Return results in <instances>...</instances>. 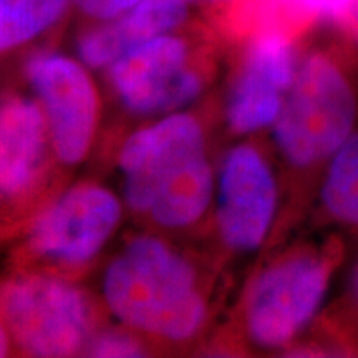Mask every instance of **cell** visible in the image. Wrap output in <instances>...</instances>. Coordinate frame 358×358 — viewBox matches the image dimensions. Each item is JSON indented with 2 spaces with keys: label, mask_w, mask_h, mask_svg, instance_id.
Listing matches in <instances>:
<instances>
[{
  "label": "cell",
  "mask_w": 358,
  "mask_h": 358,
  "mask_svg": "<svg viewBox=\"0 0 358 358\" xmlns=\"http://www.w3.org/2000/svg\"><path fill=\"white\" fill-rule=\"evenodd\" d=\"M352 287H353V292H355V297L358 299V267H357L355 274H353V280H352Z\"/></svg>",
  "instance_id": "d6986e66"
},
{
  "label": "cell",
  "mask_w": 358,
  "mask_h": 358,
  "mask_svg": "<svg viewBox=\"0 0 358 358\" xmlns=\"http://www.w3.org/2000/svg\"><path fill=\"white\" fill-rule=\"evenodd\" d=\"M322 199L334 217L358 226V134H352L334 155Z\"/></svg>",
  "instance_id": "5bb4252c"
},
{
  "label": "cell",
  "mask_w": 358,
  "mask_h": 358,
  "mask_svg": "<svg viewBox=\"0 0 358 358\" xmlns=\"http://www.w3.org/2000/svg\"><path fill=\"white\" fill-rule=\"evenodd\" d=\"M355 118V95L345 75L324 53H313L295 71L274 123L275 143L290 164L312 166L343 146Z\"/></svg>",
  "instance_id": "3957f363"
},
{
  "label": "cell",
  "mask_w": 358,
  "mask_h": 358,
  "mask_svg": "<svg viewBox=\"0 0 358 358\" xmlns=\"http://www.w3.org/2000/svg\"><path fill=\"white\" fill-rule=\"evenodd\" d=\"M329 282V262L317 254H301L268 267L248 299L249 337L266 348L289 343L320 308Z\"/></svg>",
  "instance_id": "8992f818"
},
{
  "label": "cell",
  "mask_w": 358,
  "mask_h": 358,
  "mask_svg": "<svg viewBox=\"0 0 358 358\" xmlns=\"http://www.w3.org/2000/svg\"><path fill=\"white\" fill-rule=\"evenodd\" d=\"M141 0H73V7L85 19L105 22L122 15Z\"/></svg>",
  "instance_id": "2e32d148"
},
{
  "label": "cell",
  "mask_w": 358,
  "mask_h": 358,
  "mask_svg": "<svg viewBox=\"0 0 358 358\" xmlns=\"http://www.w3.org/2000/svg\"><path fill=\"white\" fill-rule=\"evenodd\" d=\"M71 6L73 0H0V53L50 32Z\"/></svg>",
  "instance_id": "4fadbf2b"
},
{
  "label": "cell",
  "mask_w": 358,
  "mask_h": 358,
  "mask_svg": "<svg viewBox=\"0 0 358 358\" xmlns=\"http://www.w3.org/2000/svg\"><path fill=\"white\" fill-rule=\"evenodd\" d=\"M122 222V204L113 192L80 185L60 196L37 219L30 243L50 261L80 266L105 248Z\"/></svg>",
  "instance_id": "ba28073f"
},
{
  "label": "cell",
  "mask_w": 358,
  "mask_h": 358,
  "mask_svg": "<svg viewBox=\"0 0 358 358\" xmlns=\"http://www.w3.org/2000/svg\"><path fill=\"white\" fill-rule=\"evenodd\" d=\"M108 78L124 108L138 115L169 113L203 90L189 40L163 34L124 53L108 66Z\"/></svg>",
  "instance_id": "5b68a950"
},
{
  "label": "cell",
  "mask_w": 358,
  "mask_h": 358,
  "mask_svg": "<svg viewBox=\"0 0 358 358\" xmlns=\"http://www.w3.org/2000/svg\"><path fill=\"white\" fill-rule=\"evenodd\" d=\"M50 141L40 103L10 96L0 103V196H19L37 178Z\"/></svg>",
  "instance_id": "7c38bea8"
},
{
  "label": "cell",
  "mask_w": 358,
  "mask_h": 358,
  "mask_svg": "<svg viewBox=\"0 0 358 358\" xmlns=\"http://www.w3.org/2000/svg\"><path fill=\"white\" fill-rule=\"evenodd\" d=\"M8 352V332L7 329L0 324V357H6Z\"/></svg>",
  "instance_id": "ac0fdd59"
},
{
  "label": "cell",
  "mask_w": 358,
  "mask_h": 358,
  "mask_svg": "<svg viewBox=\"0 0 358 358\" xmlns=\"http://www.w3.org/2000/svg\"><path fill=\"white\" fill-rule=\"evenodd\" d=\"M120 168L129 208L163 227L191 226L211 204L204 131L191 115L164 116L133 133L120 151Z\"/></svg>",
  "instance_id": "6da1fadb"
},
{
  "label": "cell",
  "mask_w": 358,
  "mask_h": 358,
  "mask_svg": "<svg viewBox=\"0 0 358 358\" xmlns=\"http://www.w3.org/2000/svg\"><path fill=\"white\" fill-rule=\"evenodd\" d=\"M187 3H196V6H204V7H221L227 6V3H232L234 0H186Z\"/></svg>",
  "instance_id": "e0dca14e"
},
{
  "label": "cell",
  "mask_w": 358,
  "mask_h": 358,
  "mask_svg": "<svg viewBox=\"0 0 358 358\" xmlns=\"http://www.w3.org/2000/svg\"><path fill=\"white\" fill-rule=\"evenodd\" d=\"M3 317L17 343L34 357H70L87 347L92 308L82 289L50 275L12 282Z\"/></svg>",
  "instance_id": "277c9868"
},
{
  "label": "cell",
  "mask_w": 358,
  "mask_h": 358,
  "mask_svg": "<svg viewBox=\"0 0 358 358\" xmlns=\"http://www.w3.org/2000/svg\"><path fill=\"white\" fill-rule=\"evenodd\" d=\"M25 75L40 100L58 159L65 164L83 161L100 113L96 87L85 64L64 53L40 52L27 62Z\"/></svg>",
  "instance_id": "52a82bcc"
},
{
  "label": "cell",
  "mask_w": 358,
  "mask_h": 358,
  "mask_svg": "<svg viewBox=\"0 0 358 358\" xmlns=\"http://www.w3.org/2000/svg\"><path fill=\"white\" fill-rule=\"evenodd\" d=\"M186 0H141L111 20L98 22L78 37V55L87 66L108 69L148 40L176 32L187 20Z\"/></svg>",
  "instance_id": "8fae6325"
},
{
  "label": "cell",
  "mask_w": 358,
  "mask_h": 358,
  "mask_svg": "<svg viewBox=\"0 0 358 358\" xmlns=\"http://www.w3.org/2000/svg\"><path fill=\"white\" fill-rule=\"evenodd\" d=\"M277 208L274 173L256 148L239 145L224 159L217 186V224L224 243L236 250L257 249Z\"/></svg>",
  "instance_id": "9c48e42d"
},
{
  "label": "cell",
  "mask_w": 358,
  "mask_h": 358,
  "mask_svg": "<svg viewBox=\"0 0 358 358\" xmlns=\"http://www.w3.org/2000/svg\"><path fill=\"white\" fill-rule=\"evenodd\" d=\"M143 345L133 335L120 330H110L98 337H93L87 343L90 357H111V358H133L143 355Z\"/></svg>",
  "instance_id": "9a60e30c"
},
{
  "label": "cell",
  "mask_w": 358,
  "mask_h": 358,
  "mask_svg": "<svg viewBox=\"0 0 358 358\" xmlns=\"http://www.w3.org/2000/svg\"><path fill=\"white\" fill-rule=\"evenodd\" d=\"M103 295L122 324L171 342L194 337L208 312L191 264L151 236L133 239L110 262Z\"/></svg>",
  "instance_id": "7a4b0ae2"
},
{
  "label": "cell",
  "mask_w": 358,
  "mask_h": 358,
  "mask_svg": "<svg viewBox=\"0 0 358 358\" xmlns=\"http://www.w3.org/2000/svg\"><path fill=\"white\" fill-rule=\"evenodd\" d=\"M294 47L282 30H262L245 50L232 88L227 120L236 133L274 124L295 77Z\"/></svg>",
  "instance_id": "30bf717a"
}]
</instances>
